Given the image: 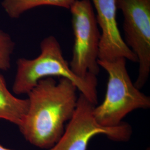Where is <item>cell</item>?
Wrapping results in <instances>:
<instances>
[{"instance_id": "cell-1", "label": "cell", "mask_w": 150, "mask_h": 150, "mask_svg": "<svg viewBox=\"0 0 150 150\" xmlns=\"http://www.w3.org/2000/svg\"><path fill=\"white\" fill-rule=\"evenodd\" d=\"M77 90L71 81L52 77L38 82L27 95L28 108L19 127L30 144L41 149H50L61 139L64 125L72 118L77 103Z\"/></svg>"}, {"instance_id": "cell-2", "label": "cell", "mask_w": 150, "mask_h": 150, "mask_svg": "<svg viewBox=\"0 0 150 150\" xmlns=\"http://www.w3.org/2000/svg\"><path fill=\"white\" fill-rule=\"evenodd\" d=\"M40 54L33 59L20 58L12 90L17 95L27 94L42 79L59 77L71 81L80 93L96 105L97 103L96 76L82 79L75 75L64 59L60 44L54 36L45 38L40 43Z\"/></svg>"}, {"instance_id": "cell-3", "label": "cell", "mask_w": 150, "mask_h": 150, "mask_svg": "<svg viewBox=\"0 0 150 150\" xmlns=\"http://www.w3.org/2000/svg\"><path fill=\"white\" fill-rule=\"evenodd\" d=\"M98 64L108 74L104 100L93 108L98 123L105 127L117 126L123 122L122 120L129 113L150 108V97L134 86L127 70L126 59L98 61Z\"/></svg>"}, {"instance_id": "cell-4", "label": "cell", "mask_w": 150, "mask_h": 150, "mask_svg": "<svg viewBox=\"0 0 150 150\" xmlns=\"http://www.w3.org/2000/svg\"><path fill=\"white\" fill-rule=\"evenodd\" d=\"M74 35L70 68L75 75L85 79L98 74L101 33L90 0H76L70 8Z\"/></svg>"}, {"instance_id": "cell-5", "label": "cell", "mask_w": 150, "mask_h": 150, "mask_svg": "<svg viewBox=\"0 0 150 150\" xmlns=\"http://www.w3.org/2000/svg\"><path fill=\"white\" fill-rule=\"evenodd\" d=\"M95 106L80 93L75 112L61 139L54 146V150H87L90 139L98 134L105 135L109 139L117 142L130 139L132 129L129 124L123 122L115 127L102 126L95 118Z\"/></svg>"}, {"instance_id": "cell-6", "label": "cell", "mask_w": 150, "mask_h": 150, "mask_svg": "<svg viewBox=\"0 0 150 150\" xmlns=\"http://www.w3.org/2000/svg\"><path fill=\"white\" fill-rule=\"evenodd\" d=\"M123 14L125 42L136 56L139 74L134 85L141 90L150 73V0H115Z\"/></svg>"}, {"instance_id": "cell-7", "label": "cell", "mask_w": 150, "mask_h": 150, "mask_svg": "<svg viewBox=\"0 0 150 150\" xmlns=\"http://www.w3.org/2000/svg\"><path fill=\"white\" fill-rule=\"evenodd\" d=\"M96 11L97 22L101 30L98 60L110 61L124 58L138 62L134 53L125 43L117 21L115 0H92Z\"/></svg>"}, {"instance_id": "cell-8", "label": "cell", "mask_w": 150, "mask_h": 150, "mask_svg": "<svg viewBox=\"0 0 150 150\" xmlns=\"http://www.w3.org/2000/svg\"><path fill=\"white\" fill-rule=\"evenodd\" d=\"M28 108V100L14 96L8 91L5 80L0 74V119H4L20 127Z\"/></svg>"}, {"instance_id": "cell-9", "label": "cell", "mask_w": 150, "mask_h": 150, "mask_svg": "<svg viewBox=\"0 0 150 150\" xmlns=\"http://www.w3.org/2000/svg\"><path fill=\"white\" fill-rule=\"evenodd\" d=\"M76 0H3L1 5L11 18H18L26 11L41 6H52L70 9Z\"/></svg>"}, {"instance_id": "cell-10", "label": "cell", "mask_w": 150, "mask_h": 150, "mask_svg": "<svg viewBox=\"0 0 150 150\" xmlns=\"http://www.w3.org/2000/svg\"><path fill=\"white\" fill-rule=\"evenodd\" d=\"M14 47L15 43L10 35L0 28V71L10 67Z\"/></svg>"}, {"instance_id": "cell-11", "label": "cell", "mask_w": 150, "mask_h": 150, "mask_svg": "<svg viewBox=\"0 0 150 150\" xmlns=\"http://www.w3.org/2000/svg\"><path fill=\"white\" fill-rule=\"evenodd\" d=\"M0 150H10V149H7V148H6L5 147H4V146H2V145H0ZM48 150H54V147H52V148H51V149H48Z\"/></svg>"}]
</instances>
